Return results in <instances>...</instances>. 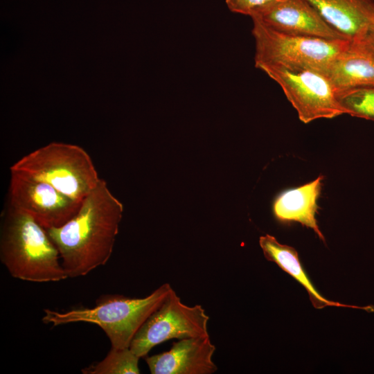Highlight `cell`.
Returning <instances> with one entry per match:
<instances>
[{
	"label": "cell",
	"mask_w": 374,
	"mask_h": 374,
	"mask_svg": "<svg viewBox=\"0 0 374 374\" xmlns=\"http://www.w3.org/2000/svg\"><path fill=\"white\" fill-rule=\"evenodd\" d=\"M123 212V205L100 179L70 220L46 229L58 249L68 278L84 276L108 262Z\"/></svg>",
	"instance_id": "1"
},
{
	"label": "cell",
	"mask_w": 374,
	"mask_h": 374,
	"mask_svg": "<svg viewBox=\"0 0 374 374\" xmlns=\"http://www.w3.org/2000/svg\"><path fill=\"white\" fill-rule=\"evenodd\" d=\"M0 260L15 278L35 283L68 278L46 230L25 212L9 206L0 235Z\"/></svg>",
	"instance_id": "2"
},
{
	"label": "cell",
	"mask_w": 374,
	"mask_h": 374,
	"mask_svg": "<svg viewBox=\"0 0 374 374\" xmlns=\"http://www.w3.org/2000/svg\"><path fill=\"white\" fill-rule=\"evenodd\" d=\"M172 290L169 283H163L143 298L104 294L96 299L95 305L91 308L63 312L45 309L42 321L54 327L75 322L94 323L105 332L112 347L130 348L139 328Z\"/></svg>",
	"instance_id": "3"
},
{
	"label": "cell",
	"mask_w": 374,
	"mask_h": 374,
	"mask_svg": "<svg viewBox=\"0 0 374 374\" xmlns=\"http://www.w3.org/2000/svg\"><path fill=\"white\" fill-rule=\"evenodd\" d=\"M10 170L46 183L78 202H82L101 179L84 148L60 142H51L24 155Z\"/></svg>",
	"instance_id": "4"
},
{
	"label": "cell",
	"mask_w": 374,
	"mask_h": 374,
	"mask_svg": "<svg viewBox=\"0 0 374 374\" xmlns=\"http://www.w3.org/2000/svg\"><path fill=\"white\" fill-rule=\"evenodd\" d=\"M255 66L277 65L309 69L325 74L330 64L350 44L348 39H329L287 35L252 20Z\"/></svg>",
	"instance_id": "5"
},
{
	"label": "cell",
	"mask_w": 374,
	"mask_h": 374,
	"mask_svg": "<svg viewBox=\"0 0 374 374\" xmlns=\"http://www.w3.org/2000/svg\"><path fill=\"white\" fill-rule=\"evenodd\" d=\"M257 68L280 85L303 123L344 114L337 102L336 89L324 73L277 65H260Z\"/></svg>",
	"instance_id": "6"
},
{
	"label": "cell",
	"mask_w": 374,
	"mask_h": 374,
	"mask_svg": "<svg viewBox=\"0 0 374 374\" xmlns=\"http://www.w3.org/2000/svg\"><path fill=\"white\" fill-rule=\"evenodd\" d=\"M209 317L200 305L184 304L172 289L134 337L130 348L140 358L168 340L209 336Z\"/></svg>",
	"instance_id": "7"
},
{
	"label": "cell",
	"mask_w": 374,
	"mask_h": 374,
	"mask_svg": "<svg viewBox=\"0 0 374 374\" xmlns=\"http://www.w3.org/2000/svg\"><path fill=\"white\" fill-rule=\"evenodd\" d=\"M9 198V206L26 213L45 229L66 223L78 213L82 202L46 183L16 173H11Z\"/></svg>",
	"instance_id": "8"
},
{
	"label": "cell",
	"mask_w": 374,
	"mask_h": 374,
	"mask_svg": "<svg viewBox=\"0 0 374 374\" xmlns=\"http://www.w3.org/2000/svg\"><path fill=\"white\" fill-rule=\"evenodd\" d=\"M278 32L301 37L347 39L308 0H280L251 17Z\"/></svg>",
	"instance_id": "9"
},
{
	"label": "cell",
	"mask_w": 374,
	"mask_h": 374,
	"mask_svg": "<svg viewBox=\"0 0 374 374\" xmlns=\"http://www.w3.org/2000/svg\"><path fill=\"white\" fill-rule=\"evenodd\" d=\"M215 349L210 336L185 338L168 351L146 356L145 362L152 374H213Z\"/></svg>",
	"instance_id": "10"
},
{
	"label": "cell",
	"mask_w": 374,
	"mask_h": 374,
	"mask_svg": "<svg viewBox=\"0 0 374 374\" xmlns=\"http://www.w3.org/2000/svg\"><path fill=\"white\" fill-rule=\"evenodd\" d=\"M325 21L351 42L374 28V0H308Z\"/></svg>",
	"instance_id": "11"
},
{
	"label": "cell",
	"mask_w": 374,
	"mask_h": 374,
	"mask_svg": "<svg viewBox=\"0 0 374 374\" xmlns=\"http://www.w3.org/2000/svg\"><path fill=\"white\" fill-rule=\"evenodd\" d=\"M323 179V176L320 175L310 183L283 192L274 199L272 210L277 220L299 222L312 229L321 240L325 241L316 219L319 208L317 199Z\"/></svg>",
	"instance_id": "12"
},
{
	"label": "cell",
	"mask_w": 374,
	"mask_h": 374,
	"mask_svg": "<svg viewBox=\"0 0 374 374\" xmlns=\"http://www.w3.org/2000/svg\"><path fill=\"white\" fill-rule=\"evenodd\" d=\"M325 75L336 91L374 86V55L355 43L330 64Z\"/></svg>",
	"instance_id": "13"
},
{
	"label": "cell",
	"mask_w": 374,
	"mask_h": 374,
	"mask_svg": "<svg viewBox=\"0 0 374 374\" xmlns=\"http://www.w3.org/2000/svg\"><path fill=\"white\" fill-rule=\"evenodd\" d=\"M259 244L265 258L268 261L275 262L307 290L310 300L315 308L322 309L327 306H336L362 309L368 312L374 311V307L372 305L359 307L344 305L323 297L313 286L303 269L298 253L294 247L279 243L274 236L269 234L260 236Z\"/></svg>",
	"instance_id": "14"
},
{
	"label": "cell",
	"mask_w": 374,
	"mask_h": 374,
	"mask_svg": "<svg viewBox=\"0 0 374 374\" xmlns=\"http://www.w3.org/2000/svg\"><path fill=\"white\" fill-rule=\"evenodd\" d=\"M137 356L130 348L112 347L106 357L94 364L82 369L84 374H139Z\"/></svg>",
	"instance_id": "15"
},
{
	"label": "cell",
	"mask_w": 374,
	"mask_h": 374,
	"mask_svg": "<svg viewBox=\"0 0 374 374\" xmlns=\"http://www.w3.org/2000/svg\"><path fill=\"white\" fill-rule=\"evenodd\" d=\"M336 98L344 114L374 121V86L337 90Z\"/></svg>",
	"instance_id": "16"
},
{
	"label": "cell",
	"mask_w": 374,
	"mask_h": 374,
	"mask_svg": "<svg viewBox=\"0 0 374 374\" xmlns=\"http://www.w3.org/2000/svg\"><path fill=\"white\" fill-rule=\"evenodd\" d=\"M280 0H226L233 12L251 17L259 10Z\"/></svg>",
	"instance_id": "17"
},
{
	"label": "cell",
	"mask_w": 374,
	"mask_h": 374,
	"mask_svg": "<svg viewBox=\"0 0 374 374\" xmlns=\"http://www.w3.org/2000/svg\"><path fill=\"white\" fill-rule=\"evenodd\" d=\"M353 43L357 44L374 55V28L370 30L360 40Z\"/></svg>",
	"instance_id": "18"
}]
</instances>
